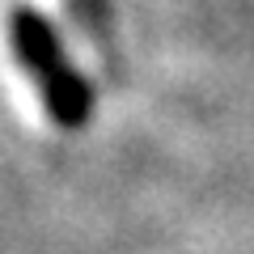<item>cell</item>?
<instances>
[{
	"instance_id": "cell-1",
	"label": "cell",
	"mask_w": 254,
	"mask_h": 254,
	"mask_svg": "<svg viewBox=\"0 0 254 254\" xmlns=\"http://www.w3.org/2000/svg\"><path fill=\"white\" fill-rule=\"evenodd\" d=\"M4 34H9L13 60L21 64V72L43 98V110L60 127H85L93 110V85L72 68L68 51H64L55 26L34 9V4H13L4 17Z\"/></svg>"
}]
</instances>
